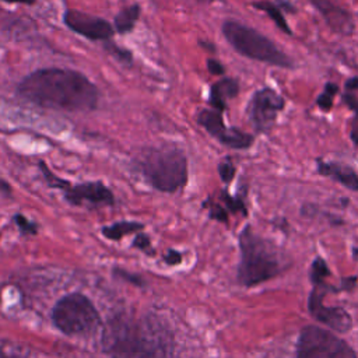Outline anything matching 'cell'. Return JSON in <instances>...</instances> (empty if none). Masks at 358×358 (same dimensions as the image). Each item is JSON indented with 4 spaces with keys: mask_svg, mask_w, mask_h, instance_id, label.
<instances>
[{
    "mask_svg": "<svg viewBox=\"0 0 358 358\" xmlns=\"http://www.w3.org/2000/svg\"><path fill=\"white\" fill-rule=\"evenodd\" d=\"M17 92L38 106L69 112L94 110L101 98L96 85L83 73L60 67L32 71L20 81Z\"/></svg>",
    "mask_w": 358,
    "mask_h": 358,
    "instance_id": "6da1fadb",
    "label": "cell"
},
{
    "mask_svg": "<svg viewBox=\"0 0 358 358\" xmlns=\"http://www.w3.org/2000/svg\"><path fill=\"white\" fill-rule=\"evenodd\" d=\"M102 347L109 358H171L172 337L151 316L117 313L103 327Z\"/></svg>",
    "mask_w": 358,
    "mask_h": 358,
    "instance_id": "7a4b0ae2",
    "label": "cell"
},
{
    "mask_svg": "<svg viewBox=\"0 0 358 358\" xmlns=\"http://www.w3.org/2000/svg\"><path fill=\"white\" fill-rule=\"evenodd\" d=\"M239 263L236 266V282L245 288H253L271 281L282 274L287 264L280 250L266 238L260 236L252 225H246L239 236Z\"/></svg>",
    "mask_w": 358,
    "mask_h": 358,
    "instance_id": "3957f363",
    "label": "cell"
},
{
    "mask_svg": "<svg viewBox=\"0 0 358 358\" xmlns=\"http://www.w3.org/2000/svg\"><path fill=\"white\" fill-rule=\"evenodd\" d=\"M138 172L157 190L175 193L187 183V159L175 145L152 147L136 161Z\"/></svg>",
    "mask_w": 358,
    "mask_h": 358,
    "instance_id": "277c9868",
    "label": "cell"
},
{
    "mask_svg": "<svg viewBox=\"0 0 358 358\" xmlns=\"http://www.w3.org/2000/svg\"><path fill=\"white\" fill-rule=\"evenodd\" d=\"M222 34L235 52L248 59L282 69L294 67V62L287 53H284L270 38L249 25L235 20H225L222 22Z\"/></svg>",
    "mask_w": 358,
    "mask_h": 358,
    "instance_id": "5b68a950",
    "label": "cell"
},
{
    "mask_svg": "<svg viewBox=\"0 0 358 358\" xmlns=\"http://www.w3.org/2000/svg\"><path fill=\"white\" fill-rule=\"evenodd\" d=\"M50 319L55 327L69 337L91 334L102 326L99 310L81 292H70L59 298L50 310Z\"/></svg>",
    "mask_w": 358,
    "mask_h": 358,
    "instance_id": "8992f818",
    "label": "cell"
},
{
    "mask_svg": "<svg viewBox=\"0 0 358 358\" xmlns=\"http://www.w3.org/2000/svg\"><path fill=\"white\" fill-rule=\"evenodd\" d=\"M294 358H358V355L337 333L317 324H305L299 330Z\"/></svg>",
    "mask_w": 358,
    "mask_h": 358,
    "instance_id": "52a82bcc",
    "label": "cell"
},
{
    "mask_svg": "<svg viewBox=\"0 0 358 358\" xmlns=\"http://www.w3.org/2000/svg\"><path fill=\"white\" fill-rule=\"evenodd\" d=\"M310 285L312 288L308 295L306 308L313 320L337 334L348 333L354 326V320L350 312L341 306H327L323 302L324 296L331 294L327 282L320 278L310 281Z\"/></svg>",
    "mask_w": 358,
    "mask_h": 358,
    "instance_id": "ba28073f",
    "label": "cell"
},
{
    "mask_svg": "<svg viewBox=\"0 0 358 358\" xmlns=\"http://www.w3.org/2000/svg\"><path fill=\"white\" fill-rule=\"evenodd\" d=\"M284 98L273 88L264 87L252 95L246 108V113L257 131H266L275 123L277 116L284 109Z\"/></svg>",
    "mask_w": 358,
    "mask_h": 358,
    "instance_id": "9c48e42d",
    "label": "cell"
},
{
    "mask_svg": "<svg viewBox=\"0 0 358 358\" xmlns=\"http://www.w3.org/2000/svg\"><path fill=\"white\" fill-rule=\"evenodd\" d=\"M196 120L201 127H204V130L210 136H213L221 144L229 148L246 150L255 141V137L252 134L245 133L238 127H227L221 112L215 109H201L197 113Z\"/></svg>",
    "mask_w": 358,
    "mask_h": 358,
    "instance_id": "30bf717a",
    "label": "cell"
},
{
    "mask_svg": "<svg viewBox=\"0 0 358 358\" xmlns=\"http://www.w3.org/2000/svg\"><path fill=\"white\" fill-rule=\"evenodd\" d=\"M63 194L66 201L71 206L108 207L115 204V196L112 190L99 180L77 185H71L69 182L63 189Z\"/></svg>",
    "mask_w": 358,
    "mask_h": 358,
    "instance_id": "8fae6325",
    "label": "cell"
},
{
    "mask_svg": "<svg viewBox=\"0 0 358 358\" xmlns=\"http://www.w3.org/2000/svg\"><path fill=\"white\" fill-rule=\"evenodd\" d=\"M63 21L69 29L90 41L108 42L115 34V28L109 21L78 10H67L63 14Z\"/></svg>",
    "mask_w": 358,
    "mask_h": 358,
    "instance_id": "7c38bea8",
    "label": "cell"
},
{
    "mask_svg": "<svg viewBox=\"0 0 358 358\" xmlns=\"http://www.w3.org/2000/svg\"><path fill=\"white\" fill-rule=\"evenodd\" d=\"M313 7L322 14L326 24L341 35H351L354 32V20L351 14L331 0H309Z\"/></svg>",
    "mask_w": 358,
    "mask_h": 358,
    "instance_id": "4fadbf2b",
    "label": "cell"
},
{
    "mask_svg": "<svg viewBox=\"0 0 358 358\" xmlns=\"http://www.w3.org/2000/svg\"><path fill=\"white\" fill-rule=\"evenodd\" d=\"M317 172L326 178L333 179L348 190L358 192V173L350 165L337 161H317Z\"/></svg>",
    "mask_w": 358,
    "mask_h": 358,
    "instance_id": "5bb4252c",
    "label": "cell"
},
{
    "mask_svg": "<svg viewBox=\"0 0 358 358\" xmlns=\"http://www.w3.org/2000/svg\"><path fill=\"white\" fill-rule=\"evenodd\" d=\"M239 92V83L235 78L225 77L217 83H214L210 88L208 103L213 109L222 112L227 109V101L235 98Z\"/></svg>",
    "mask_w": 358,
    "mask_h": 358,
    "instance_id": "9a60e30c",
    "label": "cell"
},
{
    "mask_svg": "<svg viewBox=\"0 0 358 358\" xmlns=\"http://www.w3.org/2000/svg\"><path fill=\"white\" fill-rule=\"evenodd\" d=\"M144 229V225L137 221H117L112 225L102 228V235L110 241H120L126 235L138 234Z\"/></svg>",
    "mask_w": 358,
    "mask_h": 358,
    "instance_id": "2e32d148",
    "label": "cell"
},
{
    "mask_svg": "<svg viewBox=\"0 0 358 358\" xmlns=\"http://www.w3.org/2000/svg\"><path fill=\"white\" fill-rule=\"evenodd\" d=\"M140 13H141V8L138 4H131V6H127L124 8H122L116 17H115V31L117 34H127L130 31H133L138 17H140Z\"/></svg>",
    "mask_w": 358,
    "mask_h": 358,
    "instance_id": "e0dca14e",
    "label": "cell"
},
{
    "mask_svg": "<svg viewBox=\"0 0 358 358\" xmlns=\"http://www.w3.org/2000/svg\"><path fill=\"white\" fill-rule=\"evenodd\" d=\"M253 7L264 11L273 20V22L277 25V28H280L284 34H287V35L292 34L289 27H288L287 20L284 18V15H282V13L280 10V7H277L275 4L270 3V1H255Z\"/></svg>",
    "mask_w": 358,
    "mask_h": 358,
    "instance_id": "ac0fdd59",
    "label": "cell"
},
{
    "mask_svg": "<svg viewBox=\"0 0 358 358\" xmlns=\"http://www.w3.org/2000/svg\"><path fill=\"white\" fill-rule=\"evenodd\" d=\"M221 200H222V206L225 207V210L228 213H241L242 215H248V210H246V206L243 203V200L238 196H231L228 194L227 192H222L221 193Z\"/></svg>",
    "mask_w": 358,
    "mask_h": 358,
    "instance_id": "d6986e66",
    "label": "cell"
},
{
    "mask_svg": "<svg viewBox=\"0 0 358 358\" xmlns=\"http://www.w3.org/2000/svg\"><path fill=\"white\" fill-rule=\"evenodd\" d=\"M203 207L208 210V217L211 220H215L218 222H224V224H228V211L225 210V207L217 201H214L213 199H207L204 203H203Z\"/></svg>",
    "mask_w": 358,
    "mask_h": 358,
    "instance_id": "ffe728a7",
    "label": "cell"
},
{
    "mask_svg": "<svg viewBox=\"0 0 358 358\" xmlns=\"http://www.w3.org/2000/svg\"><path fill=\"white\" fill-rule=\"evenodd\" d=\"M337 91H338L337 84H334V83H327V84L324 85L323 92H322V94L317 96V99H316L317 106H319L322 110H329V109L333 106V99H334V95H336Z\"/></svg>",
    "mask_w": 358,
    "mask_h": 358,
    "instance_id": "44dd1931",
    "label": "cell"
},
{
    "mask_svg": "<svg viewBox=\"0 0 358 358\" xmlns=\"http://www.w3.org/2000/svg\"><path fill=\"white\" fill-rule=\"evenodd\" d=\"M13 220H14V222L18 227L21 234H24V235H36L38 234V224L28 220L25 215L15 214L13 217Z\"/></svg>",
    "mask_w": 358,
    "mask_h": 358,
    "instance_id": "7402d4cb",
    "label": "cell"
},
{
    "mask_svg": "<svg viewBox=\"0 0 358 358\" xmlns=\"http://www.w3.org/2000/svg\"><path fill=\"white\" fill-rule=\"evenodd\" d=\"M131 246L138 249L140 252L148 255V256H154L155 255V250L152 249V245H151V238L147 234H144V232H138L134 236V239L131 242Z\"/></svg>",
    "mask_w": 358,
    "mask_h": 358,
    "instance_id": "603a6c76",
    "label": "cell"
},
{
    "mask_svg": "<svg viewBox=\"0 0 358 358\" xmlns=\"http://www.w3.org/2000/svg\"><path fill=\"white\" fill-rule=\"evenodd\" d=\"M236 168L231 158H225L218 164V175L224 183H231L232 179L235 178Z\"/></svg>",
    "mask_w": 358,
    "mask_h": 358,
    "instance_id": "cb8c5ba5",
    "label": "cell"
},
{
    "mask_svg": "<svg viewBox=\"0 0 358 358\" xmlns=\"http://www.w3.org/2000/svg\"><path fill=\"white\" fill-rule=\"evenodd\" d=\"M105 49H106L109 53H112L117 60H120V62H123V63H131V60H133L131 52H130L129 49H124V48L116 45V43H112V42L108 41L106 45H105Z\"/></svg>",
    "mask_w": 358,
    "mask_h": 358,
    "instance_id": "d4e9b609",
    "label": "cell"
},
{
    "mask_svg": "<svg viewBox=\"0 0 358 358\" xmlns=\"http://www.w3.org/2000/svg\"><path fill=\"white\" fill-rule=\"evenodd\" d=\"M113 273H115L117 277H120L122 280H124V281H127V282H130V284H133V285H136V287H144V285H145L144 278H143L141 275L129 273V271H126L124 268L115 267V268H113Z\"/></svg>",
    "mask_w": 358,
    "mask_h": 358,
    "instance_id": "484cf974",
    "label": "cell"
},
{
    "mask_svg": "<svg viewBox=\"0 0 358 358\" xmlns=\"http://www.w3.org/2000/svg\"><path fill=\"white\" fill-rule=\"evenodd\" d=\"M162 260H164L165 264H168V266H178V264L182 263L183 256H182V253H180L179 250H176V249H168L166 253L162 256Z\"/></svg>",
    "mask_w": 358,
    "mask_h": 358,
    "instance_id": "4316f807",
    "label": "cell"
},
{
    "mask_svg": "<svg viewBox=\"0 0 358 358\" xmlns=\"http://www.w3.org/2000/svg\"><path fill=\"white\" fill-rule=\"evenodd\" d=\"M207 70H208V73H211L214 76H222L225 73V67L215 59L207 60Z\"/></svg>",
    "mask_w": 358,
    "mask_h": 358,
    "instance_id": "83f0119b",
    "label": "cell"
},
{
    "mask_svg": "<svg viewBox=\"0 0 358 358\" xmlns=\"http://www.w3.org/2000/svg\"><path fill=\"white\" fill-rule=\"evenodd\" d=\"M343 101L347 103V106H350L352 110H355L358 113V98H355L352 94L345 92L343 95Z\"/></svg>",
    "mask_w": 358,
    "mask_h": 358,
    "instance_id": "f1b7e54d",
    "label": "cell"
},
{
    "mask_svg": "<svg viewBox=\"0 0 358 358\" xmlns=\"http://www.w3.org/2000/svg\"><path fill=\"white\" fill-rule=\"evenodd\" d=\"M345 90H347L348 92L358 90V77H351V78H348V80L345 81Z\"/></svg>",
    "mask_w": 358,
    "mask_h": 358,
    "instance_id": "f546056e",
    "label": "cell"
},
{
    "mask_svg": "<svg viewBox=\"0 0 358 358\" xmlns=\"http://www.w3.org/2000/svg\"><path fill=\"white\" fill-rule=\"evenodd\" d=\"M0 358H27V357L20 355L17 352H10V351L0 347Z\"/></svg>",
    "mask_w": 358,
    "mask_h": 358,
    "instance_id": "4dcf8cb0",
    "label": "cell"
},
{
    "mask_svg": "<svg viewBox=\"0 0 358 358\" xmlns=\"http://www.w3.org/2000/svg\"><path fill=\"white\" fill-rule=\"evenodd\" d=\"M0 192H1L3 194H7V196L11 194V186H10V183L6 182L4 179H1V178H0Z\"/></svg>",
    "mask_w": 358,
    "mask_h": 358,
    "instance_id": "1f68e13d",
    "label": "cell"
},
{
    "mask_svg": "<svg viewBox=\"0 0 358 358\" xmlns=\"http://www.w3.org/2000/svg\"><path fill=\"white\" fill-rule=\"evenodd\" d=\"M3 1H7V3H14V4H34L35 0H3Z\"/></svg>",
    "mask_w": 358,
    "mask_h": 358,
    "instance_id": "d6a6232c",
    "label": "cell"
},
{
    "mask_svg": "<svg viewBox=\"0 0 358 358\" xmlns=\"http://www.w3.org/2000/svg\"><path fill=\"white\" fill-rule=\"evenodd\" d=\"M351 253H352V257L355 262H358V243H355L351 249Z\"/></svg>",
    "mask_w": 358,
    "mask_h": 358,
    "instance_id": "836d02e7",
    "label": "cell"
}]
</instances>
